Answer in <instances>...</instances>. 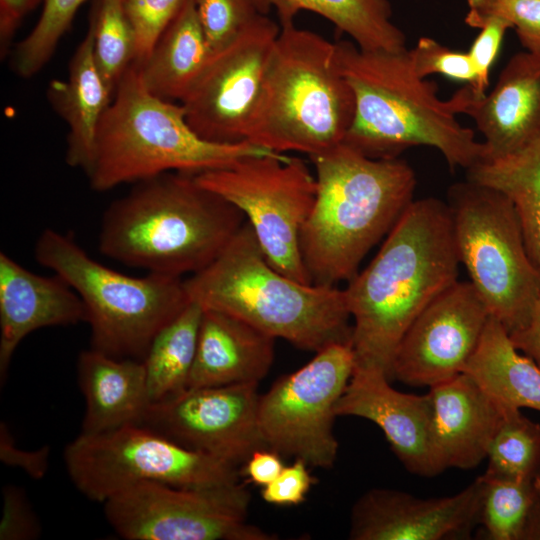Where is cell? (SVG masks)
<instances>
[{"mask_svg":"<svg viewBox=\"0 0 540 540\" xmlns=\"http://www.w3.org/2000/svg\"><path fill=\"white\" fill-rule=\"evenodd\" d=\"M280 30L260 14L233 42L212 54L181 102L187 123L201 138L247 142Z\"/></svg>","mask_w":540,"mask_h":540,"instance_id":"14","label":"cell"},{"mask_svg":"<svg viewBox=\"0 0 540 540\" xmlns=\"http://www.w3.org/2000/svg\"><path fill=\"white\" fill-rule=\"evenodd\" d=\"M390 381L382 372L354 369L336 404V415L375 423L409 472L425 477L440 474L445 469L434 445L430 394L403 393L394 389Z\"/></svg>","mask_w":540,"mask_h":540,"instance_id":"18","label":"cell"},{"mask_svg":"<svg viewBox=\"0 0 540 540\" xmlns=\"http://www.w3.org/2000/svg\"><path fill=\"white\" fill-rule=\"evenodd\" d=\"M433 439L444 467L470 469L487 457L504 410L466 373L430 387Z\"/></svg>","mask_w":540,"mask_h":540,"instance_id":"21","label":"cell"},{"mask_svg":"<svg viewBox=\"0 0 540 540\" xmlns=\"http://www.w3.org/2000/svg\"><path fill=\"white\" fill-rule=\"evenodd\" d=\"M310 159L317 194L299 250L311 284L337 286L414 200L416 177L404 160L373 159L345 143Z\"/></svg>","mask_w":540,"mask_h":540,"instance_id":"3","label":"cell"},{"mask_svg":"<svg viewBox=\"0 0 540 540\" xmlns=\"http://www.w3.org/2000/svg\"><path fill=\"white\" fill-rule=\"evenodd\" d=\"M509 336L519 351L532 358L540 366V298L528 323Z\"/></svg>","mask_w":540,"mask_h":540,"instance_id":"44","label":"cell"},{"mask_svg":"<svg viewBox=\"0 0 540 540\" xmlns=\"http://www.w3.org/2000/svg\"><path fill=\"white\" fill-rule=\"evenodd\" d=\"M89 27L96 64L107 86L115 92L136 55L135 34L123 0H96Z\"/></svg>","mask_w":540,"mask_h":540,"instance_id":"32","label":"cell"},{"mask_svg":"<svg viewBox=\"0 0 540 540\" xmlns=\"http://www.w3.org/2000/svg\"><path fill=\"white\" fill-rule=\"evenodd\" d=\"M211 56L194 2L185 0L149 57L136 66L148 91L164 100L182 102Z\"/></svg>","mask_w":540,"mask_h":540,"instance_id":"26","label":"cell"},{"mask_svg":"<svg viewBox=\"0 0 540 540\" xmlns=\"http://www.w3.org/2000/svg\"><path fill=\"white\" fill-rule=\"evenodd\" d=\"M245 221L193 174L167 172L138 182L110 204L99 250L127 266L182 278L210 265Z\"/></svg>","mask_w":540,"mask_h":540,"instance_id":"4","label":"cell"},{"mask_svg":"<svg viewBox=\"0 0 540 540\" xmlns=\"http://www.w3.org/2000/svg\"><path fill=\"white\" fill-rule=\"evenodd\" d=\"M340 70L350 85L355 112L343 143L373 159H392L425 145L441 152L451 169L484 159L483 142L457 120L475 98L467 84L441 100L434 81L413 70L408 49L369 51L336 43Z\"/></svg>","mask_w":540,"mask_h":540,"instance_id":"2","label":"cell"},{"mask_svg":"<svg viewBox=\"0 0 540 540\" xmlns=\"http://www.w3.org/2000/svg\"><path fill=\"white\" fill-rule=\"evenodd\" d=\"M39 0H0L1 51L5 52L22 18Z\"/></svg>","mask_w":540,"mask_h":540,"instance_id":"43","label":"cell"},{"mask_svg":"<svg viewBox=\"0 0 540 540\" xmlns=\"http://www.w3.org/2000/svg\"><path fill=\"white\" fill-rule=\"evenodd\" d=\"M48 96L69 128L67 164L87 172L100 121L114 96L96 64L90 27L70 61L67 80L51 82Z\"/></svg>","mask_w":540,"mask_h":540,"instance_id":"24","label":"cell"},{"mask_svg":"<svg viewBox=\"0 0 540 540\" xmlns=\"http://www.w3.org/2000/svg\"><path fill=\"white\" fill-rule=\"evenodd\" d=\"M34 254L40 265L61 276L80 296L91 348L113 357L143 360L155 336L191 302L185 279L122 274L54 229L41 233Z\"/></svg>","mask_w":540,"mask_h":540,"instance_id":"8","label":"cell"},{"mask_svg":"<svg viewBox=\"0 0 540 540\" xmlns=\"http://www.w3.org/2000/svg\"><path fill=\"white\" fill-rule=\"evenodd\" d=\"M194 176L244 214L273 268L311 284L299 235L315 203L317 181L303 159L287 154L250 156Z\"/></svg>","mask_w":540,"mask_h":540,"instance_id":"11","label":"cell"},{"mask_svg":"<svg viewBox=\"0 0 540 540\" xmlns=\"http://www.w3.org/2000/svg\"><path fill=\"white\" fill-rule=\"evenodd\" d=\"M477 524L489 540H523L535 504L540 499V478L514 480L484 473Z\"/></svg>","mask_w":540,"mask_h":540,"instance_id":"30","label":"cell"},{"mask_svg":"<svg viewBox=\"0 0 540 540\" xmlns=\"http://www.w3.org/2000/svg\"><path fill=\"white\" fill-rule=\"evenodd\" d=\"M408 54L414 72L421 78L438 73L468 84L475 80L476 72L468 52L451 50L430 37H421Z\"/></svg>","mask_w":540,"mask_h":540,"instance_id":"37","label":"cell"},{"mask_svg":"<svg viewBox=\"0 0 540 540\" xmlns=\"http://www.w3.org/2000/svg\"><path fill=\"white\" fill-rule=\"evenodd\" d=\"M41 527L24 491L9 485L3 488V510L0 521L1 540L36 539Z\"/></svg>","mask_w":540,"mask_h":540,"instance_id":"39","label":"cell"},{"mask_svg":"<svg viewBox=\"0 0 540 540\" xmlns=\"http://www.w3.org/2000/svg\"><path fill=\"white\" fill-rule=\"evenodd\" d=\"M354 367L351 343H334L260 395L258 422L266 447L308 466L330 468L338 452L335 407Z\"/></svg>","mask_w":540,"mask_h":540,"instance_id":"13","label":"cell"},{"mask_svg":"<svg viewBox=\"0 0 540 540\" xmlns=\"http://www.w3.org/2000/svg\"><path fill=\"white\" fill-rule=\"evenodd\" d=\"M467 5V25L481 29L491 19H502L526 51L540 56V0H467Z\"/></svg>","mask_w":540,"mask_h":540,"instance_id":"34","label":"cell"},{"mask_svg":"<svg viewBox=\"0 0 540 540\" xmlns=\"http://www.w3.org/2000/svg\"><path fill=\"white\" fill-rule=\"evenodd\" d=\"M476 478L452 496L423 499L386 488L358 498L351 511L349 538L354 540H442L468 538L480 503Z\"/></svg>","mask_w":540,"mask_h":540,"instance_id":"17","label":"cell"},{"mask_svg":"<svg viewBox=\"0 0 540 540\" xmlns=\"http://www.w3.org/2000/svg\"><path fill=\"white\" fill-rule=\"evenodd\" d=\"M512 26L498 18L489 20L474 40L468 54L473 63L476 77L472 84H468L476 99L486 95L489 85L491 66L499 52L505 32Z\"/></svg>","mask_w":540,"mask_h":540,"instance_id":"38","label":"cell"},{"mask_svg":"<svg viewBox=\"0 0 540 540\" xmlns=\"http://www.w3.org/2000/svg\"><path fill=\"white\" fill-rule=\"evenodd\" d=\"M250 495L240 483L188 488L140 483L107 499L104 513L128 540H271L247 521Z\"/></svg>","mask_w":540,"mask_h":540,"instance_id":"12","label":"cell"},{"mask_svg":"<svg viewBox=\"0 0 540 540\" xmlns=\"http://www.w3.org/2000/svg\"><path fill=\"white\" fill-rule=\"evenodd\" d=\"M459 257L449 205L413 200L368 266L344 288L354 369L392 379L397 347L416 317L457 281Z\"/></svg>","mask_w":540,"mask_h":540,"instance_id":"1","label":"cell"},{"mask_svg":"<svg viewBox=\"0 0 540 540\" xmlns=\"http://www.w3.org/2000/svg\"><path fill=\"white\" fill-rule=\"evenodd\" d=\"M274 343L237 317L203 309L187 388L259 383L272 366Z\"/></svg>","mask_w":540,"mask_h":540,"instance_id":"22","label":"cell"},{"mask_svg":"<svg viewBox=\"0 0 540 540\" xmlns=\"http://www.w3.org/2000/svg\"><path fill=\"white\" fill-rule=\"evenodd\" d=\"M490 313L469 282L456 281L432 300L403 335L392 379L432 387L464 372Z\"/></svg>","mask_w":540,"mask_h":540,"instance_id":"16","label":"cell"},{"mask_svg":"<svg viewBox=\"0 0 540 540\" xmlns=\"http://www.w3.org/2000/svg\"><path fill=\"white\" fill-rule=\"evenodd\" d=\"M523 540H540V499L529 516Z\"/></svg>","mask_w":540,"mask_h":540,"instance_id":"45","label":"cell"},{"mask_svg":"<svg viewBox=\"0 0 540 540\" xmlns=\"http://www.w3.org/2000/svg\"><path fill=\"white\" fill-rule=\"evenodd\" d=\"M203 308L189 305L153 339L143 359L149 399L160 402L187 389Z\"/></svg>","mask_w":540,"mask_h":540,"instance_id":"29","label":"cell"},{"mask_svg":"<svg viewBox=\"0 0 540 540\" xmlns=\"http://www.w3.org/2000/svg\"><path fill=\"white\" fill-rule=\"evenodd\" d=\"M213 53L233 42L261 13L254 0H193Z\"/></svg>","mask_w":540,"mask_h":540,"instance_id":"35","label":"cell"},{"mask_svg":"<svg viewBox=\"0 0 540 540\" xmlns=\"http://www.w3.org/2000/svg\"><path fill=\"white\" fill-rule=\"evenodd\" d=\"M354 112L336 43L294 23L282 25L247 142L312 157L343 143Z\"/></svg>","mask_w":540,"mask_h":540,"instance_id":"7","label":"cell"},{"mask_svg":"<svg viewBox=\"0 0 540 540\" xmlns=\"http://www.w3.org/2000/svg\"><path fill=\"white\" fill-rule=\"evenodd\" d=\"M280 154L249 142L216 143L187 123L182 105L152 94L132 64L119 81L97 131L86 172L91 188L107 191L167 172L198 173L250 156Z\"/></svg>","mask_w":540,"mask_h":540,"instance_id":"6","label":"cell"},{"mask_svg":"<svg viewBox=\"0 0 540 540\" xmlns=\"http://www.w3.org/2000/svg\"><path fill=\"white\" fill-rule=\"evenodd\" d=\"M463 373L504 411H540V366L520 354L509 333L492 316Z\"/></svg>","mask_w":540,"mask_h":540,"instance_id":"25","label":"cell"},{"mask_svg":"<svg viewBox=\"0 0 540 540\" xmlns=\"http://www.w3.org/2000/svg\"><path fill=\"white\" fill-rule=\"evenodd\" d=\"M258 384L187 388L151 403L141 424L237 467L255 450L267 448L258 422Z\"/></svg>","mask_w":540,"mask_h":540,"instance_id":"15","label":"cell"},{"mask_svg":"<svg viewBox=\"0 0 540 540\" xmlns=\"http://www.w3.org/2000/svg\"><path fill=\"white\" fill-rule=\"evenodd\" d=\"M84 0H44L40 18L32 31L17 45L14 68L21 77L37 73L52 56Z\"/></svg>","mask_w":540,"mask_h":540,"instance_id":"33","label":"cell"},{"mask_svg":"<svg viewBox=\"0 0 540 540\" xmlns=\"http://www.w3.org/2000/svg\"><path fill=\"white\" fill-rule=\"evenodd\" d=\"M76 291L59 275L42 276L0 253V379L5 382L13 354L35 330L86 322Z\"/></svg>","mask_w":540,"mask_h":540,"instance_id":"19","label":"cell"},{"mask_svg":"<svg viewBox=\"0 0 540 540\" xmlns=\"http://www.w3.org/2000/svg\"><path fill=\"white\" fill-rule=\"evenodd\" d=\"M308 464L295 459L292 465L284 466L279 475L263 487L261 496L269 504L279 506L299 505L304 502L315 478L308 470Z\"/></svg>","mask_w":540,"mask_h":540,"instance_id":"40","label":"cell"},{"mask_svg":"<svg viewBox=\"0 0 540 540\" xmlns=\"http://www.w3.org/2000/svg\"><path fill=\"white\" fill-rule=\"evenodd\" d=\"M191 301L237 317L295 347L351 343L344 289L304 284L273 268L245 221L218 257L185 279Z\"/></svg>","mask_w":540,"mask_h":540,"instance_id":"5","label":"cell"},{"mask_svg":"<svg viewBox=\"0 0 540 540\" xmlns=\"http://www.w3.org/2000/svg\"><path fill=\"white\" fill-rule=\"evenodd\" d=\"M68 475L87 498L105 502L140 483L198 488L239 483L237 467L133 424L81 434L64 452Z\"/></svg>","mask_w":540,"mask_h":540,"instance_id":"10","label":"cell"},{"mask_svg":"<svg viewBox=\"0 0 540 540\" xmlns=\"http://www.w3.org/2000/svg\"><path fill=\"white\" fill-rule=\"evenodd\" d=\"M260 13L274 9L281 26L310 11L348 34L363 50L398 52L407 49L404 33L392 22L388 0H254Z\"/></svg>","mask_w":540,"mask_h":540,"instance_id":"27","label":"cell"},{"mask_svg":"<svg viewBox=\"0 0 540 540\" xmlns=\"http://www.w3.org/2000/svg\"><path fill=\"white\" fill-rule=\"evenodd\" d=\"M460 263L490 315L511 334L540 298V266L526 247L517 213L501 192L467 179L449 191Z\"/></svg>","mask_w":540,"mask_h":540,"instance_id":"9","label":"cell"},{"mask_svg":"<svg viewBox=\"0 0 540 540\" xmlns=\"http://www.w3.org/2000/svg\"><path fill=\"white\" fill-rule=\"evenodd\" d=\"M185 0H123L136 40L133 64L140 66L177 15Z\"/></svg>","mask_w":540,"mask_h":540,"instance_id":"36","label":"cell"},{"mask_svg":"<svg viewBox=\"0 0 540 540\" xmlns=\"http://www.w3.org/2000/svg\"><path fill=\"white\" fill-rule=\"evenodd\" d=\"M0 458L6 465L20 467L31 477L40 479L48 468L49 448L43 447L36 451L19 449L15 446L7 425L1 423Z\"/></svg>","mask_w":540,"mask_h":540,"instance_id":"41","label":"cell"},{"mask_svg":"<svg viewBox=\"0 0 540 540\" xmlns=\"http://www.w3.org/2000/svg\"><path fill=\"white\" fill-rule=\"evenodd\" d=\"M482 134L484 159L514 153L540 137V56L515 54L494 89L465 111Z\"/></svg>","mask_w":540,"mask_h":540,"instance_id":"20","label":"cell"},{"mask_svg":"<svg viewBox=\"0 0 540 540\" xmlns=\"http://www.w3.org/2000/svg\"><path fill=\"white\" fill-rule=\"evenodd\" d=\"M284 468L281 455L269 448L255 450L243 463L241 474L259 486L272 482Z\"/></svg>","mask_w":540,"mask_h":540,"instance_id":"42","label":"cell"},{"mask_svg":"<svg viewBox=\"0 0 540 540\" xmlns=\"http://www.w3.org/2000/svg\"><path fill=\"white\" fill-rule=\"evenodd\" d=\"M468 180L504 194L517 213L527 250L540 266V137L509 155L483 159Z\"/></svg>","mask_w":540,"mask_h":540,"instance_id":"28","label":"cell"},{"mask_svg":"<svg viewBox=\"0 0 540 540\" xmlns=\"http://www.w3.org/2000/svg\"><path fill=\"white\" fill-rule=\"evenodd\" d=\"M485 473L514 480L540 478V424L505 410L490 444Z\"/></svg>","mask_w":540,"mask_h":540,"instance_id":"31","label":"cell"},{"mask_svg":"<svg viewBox=\"0 0 540 540\" xmlns=\"http://www.w3.org/2000/svg\"><path fill=\"white\" fill-rule=\"evenodd\" d=\"M77 371L86 403L81 434L141 424L151 404L143 360L90 348L80 353Z\"/></svg>","mask_w":540,"mask_h":540,"instance_id":"23","label":"cell"}]
</instances>
